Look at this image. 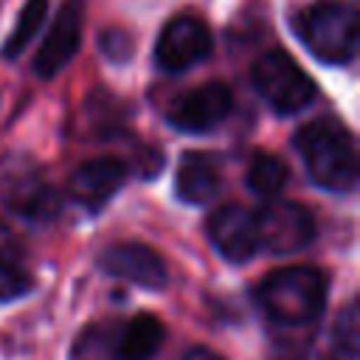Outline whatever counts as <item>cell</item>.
Instances as JSON below:
<instances>
[{
	"label": "cell",
	"instance_id": "5bb4252c",
	"mask_svg": "<svg viewBox=\"0 0 360 360\" xmlns=\"http://www.w3.org/2000/svg\"><path fill=\"white\" fill-rule=\"evenodd\" d=\"M160 343H163V323L155 315L141 312L115 332L112 357L115 360H152Z\"/></svg>",
	"mask_w": 360,
	"mask_h": 360
},
{
	"label": "cell",
	"instance_id": "5b68a950",
	"mask_svg": "<svg viewBox=\"0 0 360 360\" xmlns=\"http://www.w3.org/2000/svg\"><path fill=\"white\" fill-rule=\"evenodd\" d=\"M0 200L28 222H48L59 211V194L31 158H8L0 166Z\"/></svg>",
	"mask_w": 360,
	"mask_h": 360
},
{
	"label": "cell",
	"instance_id": "4fadbf2b",
	"mask_svg": "<svg viewBox=\"0 0 360 360\" xmlns=\"http://www.w3.org/2000/svg\"><path fill=\"white\" fill-rule=\"evenodd\" d=\"M222 172L214 155L205 152H188L180 160V169L174 174V191L188 205H202L219 194Z\"/></svg>",
	"mask_w": 360,
	"mask_h": 360
},
{
	"label": "cell",
	"instance_id": "ac0fdd59",
	"mask_svg": "<svg viewBox=\"0 0 360 360\" xmlns=\"http://www.w3.org/2000/svg\"><path fill=\"white\" fill-rule=\"evenodd\" d=\"M31 284H34V278L28 276V270L20 267V262L0 264V304L25 295L31 290Z\"/></svg>",
	"mask_w": 360,
	"mask_h": 360
},
{
	"label": "cell",
	"instance_id": "d6986e66",
	"mask_svg": "<svg viewBox=\"0 0 360 360\" xmlns=\"http://www.w3.org/2000/svg\"><path fill=\"white\" fill-rule=\"evenodd\" d=\"M6 262H20V239L6 222H0V264Z\"/></svg>",
	"mask_w": 360,
	"mask_h": 360
},
{
	"label": "cell",
	"instance_id": "7c38bea8",
	"mask_svg": "<svg viewBox=\"0 0 360 360\" xmlns=\"http://www.w3.org/2000/svg\"><path fill=\"white\" fill-rule=\"evenodd\" d=\"M127 163L118 158H93L68 177V194L84 208H101L127 180Z\"/></svg>",
	"mask_w": 360,
	"mask_h": 360
},
{
	"label": "cell",
	"instance_id": "2e32d148",
	"mask_svg": "<svg viewBox=\"0 0 360 360\" xmlns=\"http://www.w3.org/2000/svg\"><path fill=\"white\" fill-rule=\"evenodd\" d=\"M45 14H48V0H25V3H22L20 14H17V22H14V28H11V34H8L6 45H3V53H6L8 59H14L17 53H22V48H25V45L34 39V34L42 28Z\"/></svg>",
	"mask_w": 360,
	"mask_h": 360
},
{
	"label": "cell",
	"instance_id": "6da1fadb",
	"mask_svg": "<svg viewBox=\"0 0 360 360\" xmlns=\"http://www.w3.org/2000/svg\"><path fill=\"white\" fill-rule=\"evenodd\" d=\"M295 149L315 186L346 194L357 183V149L352 132L335 118H315L295 132Z\"/></svg>",
	"mask_w": 360,
	"mask_h": 360
},
{
	"label": "cell",
	"instance_id": "9a60e30c",
	"mask_svg": "<svg viewBox=\"0 0 360 360\" xmlns=\"http://www.w3.org/2000/svg\"><path fill=\"white\" fill-rule=\"evenodd\" d=\"M287 180H290L287 163L278 155H270V152H256L250 166H248V172H245V183L250 186V191L264 197V200H270L278 191H284Z\"/></svg>",
	"mask_w": 360,
	"mask_h": 360
},
{
	"label": "cell",
	"instance_id": "277c9868",
	"mask_svg": "<svg viewBox=\"0 0 360 360\" xmlns=\"http://www.w3.org/2000/svg\"><path fill=\"white\" fill-rule=\"evenodd\" d=\"M253 87L278 115H292L315 98V82L281 48H270L256 59Z\"/></svg>",
	"mask_w": 360,
	"mask_h": 360
},
{
	"label": "cell",
	"instance_id": "ba28073f",
	"mask_svg": "<svg viewBox=\"0 0 360 360\" xmlns=\"http://www.w3.org/2000/svg\"><path fill=\"white\" fill-rule=\"evenodd\" d=\"M231 107H233L231 87L225 82H205L177 96L166 118L180 132H208L231 115Z\"/></svg>",
	"mask_w": 360,
	"mask_h": 360
},
{
	"label": "cell",
	"instance_id": "52a82bcc",
	"mask_svg": "<svg viewBox=\"0 0 360 360\" xmlns=\"http://www.w3.org/2000/svg\"><path fill=\"white\" fill-rule=\"evenodd\" d=\"M211 53V31L194 14L172 17L155 42V62L166 73H183Z\"/></svg>",
	"mask_w": 360,
	"mask_h": 360
},
{
	"label": "cell",
	"instance_id": "30bf717a",
	"mask_svg": "<svg viewBox=\"0 0 360 360\" xmlns=\"http://www.w3.org/2000/svg\"><path fill=\"white\" fill-rule=\"evenodd\" d=\"M98 267L107 276L124 278V281L146 287V290H160L169 281L163 256L155 253L143 242H115V245L104 248L98 256Z\"/></svg>",
	"mask_w": 360,
	"mask_h": 360
},
{
	"label": "cell",
	"instance_id": "9c48e42d",
	"mask_svg": "<svg viewBox=\"0 0 360 360\" xmlns=\"http://www.w3.org/2000/svg\"><path fill=\"white\" fill-rule=\"evenodd\" d=\"M82 25H84V0H65L34 56L37 76L53 79L76 56L82 42Z\"/></svg>",
	"mask_w": 360,
	"mask_h": 360
},
{
	"label": "cell",
	"instance_id": "3957f363",
	"mask_svg": "<svg viewBox=\"0 0 360 360\" xmlns=\"http://www.w3.org/2000/svg\"><path fill=\"white\" fill-rule=\"evenodd\" d=\"M298 37L326 65H346L357 53V8L352 0H318L298 17Z\"/></svg>",
	"mask_w": 360,
	"mask_h": 360
},
{
	"label": "cell",
	"instance_id": "8992f818",
	"mask_svg": "<svg viewBox=\"0 0 360 360\" xmlns=\"http://www.w3.org/2000/svg\"><path fill=\"white\" fill-rule=\"evenodd\" d=\"M259 248L270 253H295L315 239V217L307 205L292 200H270L256 214Z\"/></svg>",
	"mask_w": 360,
	"mask_h": 360
},
{
	"label": "cell",
	"instance_id": "8fae6325",
	"mask_svg": "<svg viewBox=\"0 0 360 360\" xmlns=\"http://www.w3.org/2000/svg\"><path fill=\"white\" fill-rule=\"evenodd\" d=\"M208 239L217 248L219 256H225L228 262H248L256 256L259 250V236H256V219L253 211H248L245 205H219L211 217H208Z\"/></svg>",
	"mask_w": 360,
	"mask_h": 360
},
{
	"label": "cell",
	"instance_id": "7a4b0ae2",
	"mask_svg": "<svg viewBox=\"0 0 360 360\" xmlns=\"http://www.w3.org/2000/svg\"><path fill=\"white\" fill-rule=\"evenodd\" d=\"M256 301L276 323L284 326L312 323L326 304V276L307 264L281 267L267 278H262L256 290Z\"/></svg>",
	"mask_w": 360,
	"mask_h": 360
},
{
	"label": "cell",
	"instance_id": "ffe728a7",
	"mask_svg": "<svg viewBox=\"0 0 360 360\" xmlns=\"http://www.w3.org/2000/svg\"><path fill=\"white\" fill-rule=\"evenodd\" d=\"M183 360H225V357L217 354V352L208 349V346H194V349H188V352L183 354Z\"/></svg>",
	"mask_w": 360,
	"mask_h": 360
},
{
	"label": "cell",
	"instance_id": "e0dca14e",
	"mask_svg": "<svg viewBox=\"0 0 360 360\" xmlns=\"http://www.w3.org/2000/svg\"><path fill=\"white\" fill-rule=\"evenodd\" d=\"M335 343L340 352H346L349 357H357L360 352V315H357V301H349L343 307V312L338 315L335 323Z\"/></svg>",
	"mask_w": 360,
	"mask_h": 360
}]
</instances>
